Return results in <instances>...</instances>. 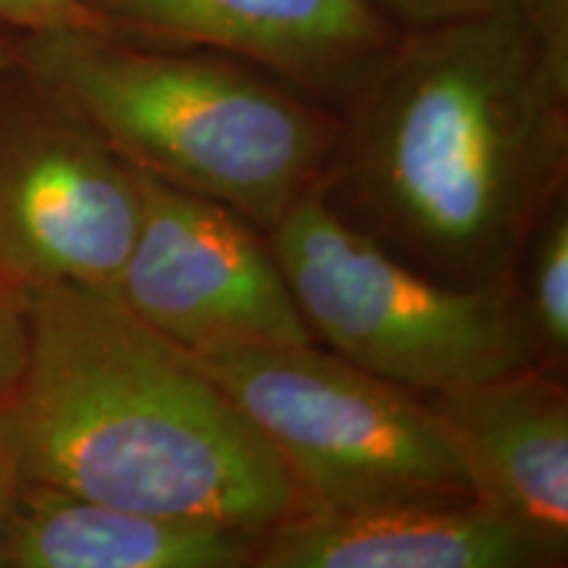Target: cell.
Here are the masks:
<instances>
[{"mask_svg":"<svg viewBox=\"0 0 568 568\" xmlns=\"http://www.w3.org/2000/svg\"><path fill=\"white\" fill-rule=\"evenodd\" d=\"M568 187V40L521 6L406 30L337 116L314 193L414 272L516 290L545 205Z\"/></svg>","mask_w":568,"mask_h":568,"instance_id":"cell-1","label":"cell"},{"mask_svg":"<svg viewBox=\"0 0 568 568\" xmlns=\"http://www.w3.org/2000/svg\"><path fill=\"white\" fill-rule=\"evenodd\" d=\"M27 481L266 531L301 510L272 445L193 353L119 297L30 290V351L0 400Z\"/></svg>","mask_w":568,"mask_h":568,"instance_id":"cell-2","label":"cell"},{"mask_svg":"<svg viewBox=\"0 0 568 568\" xmlns=\"http://www.w3.org/2000/svg\"><path fill=\"white\" fill-rule=\"evenodd\" d=\"M19 63L140 174L268 232L314 190L337 113L234 55L116 30L19 40Z\"/></svg>","mask_w":568,"mask_h":568,"instance_id":"cell-3","label":"cell"},{"mask_svg":"<svg viewBox=\"0 0 568 568\" xmlns=\"http://www.w3.org/2000/svg\"><path fill=\"white\" fill-rule=\"evenodd\" d=\"M195 358L272 445L301 510L351 514L474 500L424 395L347 364L318 343L234 345Z\"/></svg>","mask_w":568,"mask_h":568,"instance_id":"cell-4","label":"cell"},{"mask_svg":"<svg viewBox=\"0 0 568 568\" xmlns=\"http://www.w3.org/2000/svg\"><path fill=\"white\" fill-rule=\"evenodd\" d=\"M318 345L416 395L539 366L516 290L447 287L355 232L308 190L266 232Z\"/></svg>","mask_w":568,"mask_h":568,"instance_id":"cell-5","label":"cell"},{"mask_svg":"<svg viewBox=\"0 0 568 568\" xmlns=\"http://www.w3.org/2000/svg\"><path fill=\"white\" fill-rule=\"evenodd\" d=\"M142 209V174L80 113L21 63L0 77V274L113 295Z\"/></svg>","mask_w":568,"mask_h":568,"instance_id":"cell-6","label":"cell"},{"mask_svg":"<svg viewBox=\"0 0 568 568\" xmlns=\"http://www.w3.org/2000/svg\"><path fill=\"white\" fill-rule=\"evenodd\" d=\"M145 209L113 297L184 351L316 343L266 234L209 197L142 174Z\"/></svg>","mask_w":568,"mask_h":568,"instance_id":"cell-7","label":"cell"},{"mask_svg":"<svg viewBox=\"0 0 568 568\" xmlns=\"http://www.w3.org/2000/svg\"><path fill=\"white\" fill-rule=\"evenodd\" d=\"M109 30L209 48L332 113L372 88L406 30L368 0H84Z\"/></svg>","mask_w":568,"mask_h":568,"instance_id":"cell-8","label":"cell"},{"mask_svg":"<svg viewBox=\"0 0 568 568\" xmlns=\"http://www.w3.org/2000/svg\"><path fill=\"white\" fill-rule=\"evenodd\" d=\"M566 558L568 539L464 500L297 510L261 535L251 568H558Z\"/></svg>","mask_w":568,"mask_h":568,"instance_id":"cell-9","label":"cell"},{"mask_svg":"<svg viewBox=\"0 0 568 568\" xmlns=\"http://www.w3.org/2000/svg\"><path fill=\"white\" fill-rule=\"evenodd\" d=\"M474 500L568 539V393L542 366L424 395Z\"/></svg>","mask_w":568,"mask_h":568,"instance_id":"cell-10","label":"cell"},{"mask_svg":"<svg viewBox=\"0 0 568 568\" xmlns=\"http://www.w3.org/2000/svg\"><path fill=\"white\" fill-rule=\"evenodd\" d=\"M261 535L24 479L0 539V568H251Z\"/></svg>","mask_w":568,"mask_h":568,"instance_id":"cell-11","label":"cell"},{"mask_svg":"<svg viewBox=\"0 0 568 568\" xmlns=\"http://www.w3.org/2000/svg\"><path fill=\"white\" fill-rule=\"evenodd\" d=\"M516 297L539 366L564 376L568 364V187L545 205L516 272Z\"/></svg>","mask_w":568,"mask_h":568,"instance_id":"cell-12","label":"cell"},{"mask_svg":"<svg viewBox=\"0 0 568 568\" xmlns=\"http://www.w3.org/2000/svg\"><path fill=\"white\" fill-rule=\"evenodd\" d=\"M30 351V293L0 274V400L17 387Z\"/></svg>","mask_w":568,"mask_h":568,"instance_id":"cell-13","label":"cell"},{"mask_svg":"<svg viewBox=\"0 0 568 568\" xmlns=\"http://www.w3.org/2000/svg\"><path fill=\"white\" fill-rule=\"evenodd\" d=\"M0 24L21 34L51 30H109L84 0H0Z\"/></svg>","mask_w":568,"mask_h":568,"instance_id":"cell-14","label":"cell"},{"mask_svg":"<svg viewBox=\"0 0 568 568\" xmlns=\"http://www.w3.org/2000/svg\"><path fill=\"white\" fill-rule=\"evenodd\" d=\"M400 30H422V27L445 24V21L485 17L510 9L518 0H368Z\"/></svg>","mask_w":568,"mask_h":568,"instance_id":"cell-15","label":"cell"},{"mask_svg":"<svg viewBox=\"0 0 568 568\" xmlns=\"http://www.w3.org/2000/svg\"><path fill=\"white\" fill-rule=\"evenodd\" d=\"M21 485H24V474H21L9 426H6L3 408H0V539H3L6 521H9Z\"/></svg>","mask_w":568,"mask_h":568,"instance_id":"cell-16","label":"cell"},{"mask_svg":"<svg viewBox=\"0 0 568 568\" xmlns=\"http://www.w3.org/2000/svg\"><path fill=\"white\" fill-rule=\"evenodd\" d=\"M19 40L21 32L0 24V77L19 63Z\"/></svg>","mask_w":568,"mask_h":568,"instance_id":"cell-17","label":"cell"}]
</instances>
